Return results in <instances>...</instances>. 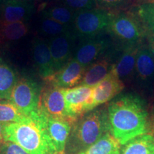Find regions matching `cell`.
Segmentation results:
<instances>
[{"mask_svg":"<svg viewBox=\"0 0 154 154\" xmlns=\"http://www.w3.org/2000/svg\"><path fill=\"white\" fill-rule=\"evenodd\" d=\"M106 32L126 44L139 43L146 34L138 17L126 13H113Z\"/></svg>","mask_w":154,"mask_h":154,"instance_id":"cell-6","label":"cell"},{"mask_svg":"<svg viewBox=\"0 0 154 154\" xmlns=\"http://www.w3.org/2000/svg\"><path fill=\"white\" fill-rule=\"evenodd\" d=\"M48 84L42 89L38 111L49 117L72 120L69 118L66 112L64 89Z\"/></svg>","mask_w":154,"mask_h":154,"instance_id":"cell-9","label":"cell"},{"mask_svg":"<svg viewBox=\"0 0 154 154\" xmlns=\"http://www.w3.org/2000/svg\"><path fill=\"white\" fill-rule=\"evenodd\" d=\"M110 132L121 146L151 133L150 115L144 100L134 93L116 96L107 106Z\"/></svg>","mask_w":154,"mask_h":154,"instance_id":"cell-1","label":"cell"},{"mask_svg":"<svg viewBox=\"0 0 154 154\" xmlns=\"http://www.w3.org/2000/svg\"><path fill=\"white\" fill-rule=\"evenodd\" d=\"M110 132L107 109H95L73 123L64 154H78Z\"/></svg>","mask_w":154,"mask_h":154,"instance_id":"cell-2","label":"cell"},{"mask_svg":"<svg viewBox=\"0 0 154 154\" xmlns=\"http://www.w3.org/2000/svg\"><path fill=\"white\" fill-rule=\"evenodd\" d=\"M120 154H154V136L149 133L133 138L121 146Z\"/></svg>","mask_w":154,"mask_h":154,"instance_id":"cell-20","label":"cell"},{"mask_svg":"<svg viewBox=\"0 0 154 154\" xmlns=\"http://www.w3.org/2000/svg\"><path fill=\"white\" fill-rule=\"evenodd\" d=\"M65 104L69 119L76 121L84 113L94 110L93 87L84 85L63 90Z\"/></svg>","mask_w":154,"mask_h":154,"instance_id":"cell-8","label":"cell"},{"mask_svg":"<svg viewBox=\"0 0 154 154\" xmlns=\"http://www.w3.org/2000/svg\"><path fill=\"white\" fill-rule=\"evenodd\" d=\"M42 89L38 83L29 77L19 78L9 101L23 114L34 119L38 116Z\"/></svg>","mask_w":154,"mask_h":154,"instance_id":"cell-5","label":"cell"},{"mask_svg":"<svg viewBox=\"0 0 154 154\" xmlns=\"http://www.w3.org/2000/svg\"><path fill=\"white\" fill-rule=\"evenodd\" d=\"M64 5L74 11L96 8L95 0H63Z\"/></svg>","mask_w":154,"mask_h":154,"instance_id":"cell-27","label":"cell"},{"mask_svg":"<svg viewBox=\"0 0 154 154\" xmlns=\"http://www.w3.org/2000/svg\"><path fill=\"white\" fill-rule=\"evenodd\" d=\"M41 125L49 136L58 154H64L66 141L75 121L67 119L49 117L38 111V116L33 119Z\"/></svg>","mask_w":154,"mask_h":154,"instance_id":"cell-7","label":"cell"},{"mask_svg":"<svg viewBox=\"0 0 154 154\" xmlns=\"http://www.w3.org/2000/svg\"><path fill=\"white\" fill-rule=\"evenodd\" d=\"M29 119L11 102L0 101V123L3 124L19 123L28 120Z\"/></svg>","mask_w":154,"mask_h":154,"instance_id":"cell-24","label":"cell"},{"mask_svg":"<svg viewBox=\"0 0 154 154\" xmlns=\"http://www.w3.org/2000/svg\"><path fill=\"white\" fill-rule=\"evenodd\" d=\"M32 53L38 74L45 81L48 80L55 73L48 42L36 38L32 43Z\"/></svg>","mask_w":154,"mask_h":154,"instance_id":"cell-15","label":"cell"},{"mask_svg":"<svg viewBox=\"0 0 154 154\" xmlns=\"http://www.w3.org/2000/svg\"><path fill=\"white\" fill-rule=\"evenodd\" d=\"M76 11L69 8L66 5H56L45 9L42 17L53 19L61 24L72 26Z\"/></svg>","mask_w":154,"mask_h":154,"instance_id":"cell-23","label":"cell"},{"mask_svg":"<svg viewBox=\"0 0 154 154\" xmlns=\"http://www.w3.org/2000/svg\"><path fill=\"white\" fill-rule=\"evenodd\" d=\"M39 27L42 34L49 36L51 38L72 31V26H66L53 19L44 17H42Z\"/></svg>","mask_w":154,"mask_h":154,"instance_id":"cell-25","label":"cell"},{"mask_svg":"<svg viewBox=\"0 0 154 154\" xmlns=\"http://www.w3.org/2000/svg\"><path fill=\"white\" fill-rule=\"evenodd\" d=\"M18 80L15 69L0 57V101H9Z\"/></svg>","mask_w":154,"mask_h":154,"instance_id":"cell-18","label":"cell"},{"mask_svg":"<svg viewBox=\"0 0 154 154\" xmlns=\"http://www.w3.org/2000/svg\"><path fill=\"white\" fill-rule=\"evenodd\" d=\"M85 71V67L73 58L46 82L63 89L73 88L81 84Z\"/></svg>","mask_w":154,"mask_h":154,"instance_id":"cell-11","label":"cell"},{"mask_svg":"<svg viewBox=\"0 0 154 154\" xmlns=\"http://www.w3.org/2000/svg\"><path fill=\"white\" fill-rule=\"evenodd\" d=\"M140 46L139 43L126 44L118 61L113 64L112 70L122 81L128 79L134 74Z\"/></svg>","mask_w":154,"mask_h":154,"instance_id":"cell-16","label":"cell"},{"mask_svg":"<svg viewBox=\"0 0 154 154\" xmlns=\"http://www.w3.org/2000/svg\"><path fill=\"white\" fill-rule=\"evenodd\" d=\"M150 127H151V134L154 136V109L150 116Z\"/></svg>","mask_w":154,"mask_h":154,"instance_id":"cell-31","label":"cell"},{"mask_svg":"<svg viewBox=\"0 0 154 154\" xmlns=\"http://www.w3.org/2000/svg\"><path fill=\"white\" fill-rule=\"evenodd\" d=\"M113 14L110 10L96 7L76 11L72 25V32L82 39L100 36L106 32Z\"/></svg>","mask_w":154,"mask_h":154,"instance_id":"cell-4","label":"cell"},{"mask_svg":"<svg viewBox=\"0 0 154 154\" xmlns=\"http://www.w3.org/2000/svg\"><path fill=\"white\" fill-rule=\"evenodd\" d=\"M149 49L154 59V34L150 33L149 36Z\"/></svg>","mask_w":154,"mask_h":154,"instance_id":"cell-30","label":"cell"},{"mask_svg":"<svg viewBox=\"0 0 154 154\" xmlns=\"http://www.w3.org/2000/svg\"><path fill=\"white\" fill-rule=\"evenodd\" d=\"M137 16L146 31L154 34V3L142 4L137 7Z\"/></svg>","mask_w":154,"mask_h":154,"instance_id":"cell-26","label":"cell"},{"mask_svg":"<svg viewBox=\"0 0 154 154\" xmlns=\"http://www.w3.org/2000/svg\"><path fill=\"white\" fill-rule=\"evenodd\" d=\"M75 38L76 36L72 31L51 37L49 39L48 44L52 58L55 73L62 68L70 60Z\"/></svg>","mask_w":154,"mask_h":154,"instance_id":"cell-14","label":"cell"},{"mask_svg":"<svg viewBox=\"0 0 154 154\" xmlns=\"http://www.w3.org/2000/svg\"><path fill=\"white\" fill-rule=\"evenodd\" d=\"M149 3H154V0H152V1L150 2Z\"/></svg>","mask_w":154,"mask_h":154,"instance_id":"cell-33","label":"cell"},{"mask_svg":"<svg viewBox=\"0 0 154 154\" xmlns=\"http://www.w3.org/2000/svg\"><path fill=\"white\" fill-rule=\"evenodd\" d=\"M3 135L5 141L17 144L29 154H58L41 125L30 118L5 124Z\"/></svg>","mask_w":154,"mask_h":154,"instance_id":"cell-3","label":"cell"},{"mask_svg":"<svg viewBox=\"0 0 154 154\" xmlns=\"http://www.w3.org/2000/svg\"><path fill=\"white\" fill-rule=\"evenodd\" d=\"M34 9L28 0H0V22H26Z\"/></svg>","mask_w":154,"mask_h":154,"instance_id":"cell-13","label":"cell"},{"mask_svg":"<svg viewBox=\"0 0 154 154\" xmlns=\"http://www.w3.org/2000/svg\"><path fill=\"white\" fill-rule=\"evenodd\" d=\"M96 7L106 10H111L126 5L129 0H95Z\"/></svg>","mask_w":154,"mask_h":154,"instance_id":"cell-28","label":"cell"},{"mask_svg":"<svg viewBox=\"0 0 154 154\" xmlns=\"http://www.w3.org/2000/svg\"><path fill=\"white\" fill-rule=\"evenodd\" d=\"M136 71L138 79L149 82L154 78V59L149 47L140 46L136 63Z\"/></svg>","mask_w":154,"mask_h":154,"instance_id":"cell-19","label":"cell"},{"mask_svg":"<svg viewBox=\"0 0 154 154\" xmlns=\"http://www.w3.org/2000/svg\"><path fill=\"white\" fill-rule=\"evenodd\" d=\"M121 147L118 140L109 132L96 143L78 154H120Z\"/></svg>","mask_w":154,"mask_h":154,"instance_id":"cell-21","label":"cell"},{"mask_svg":"<svg viewBox=\"0 0 154 154\" xmlns=\"http://www.w3.org/2000/svg\"><path fill=\"white\" fill-rule=\"evenodd\" d=\"M109 39L101 35L82 38L75 49L74 59L86 69L109 47Z\"/></svg>","mask_w":154,"mask_h":154,"instance_id":"cell-10","label":"cell"},{"mask_svg":"<svg viewBox=\"0 0 154 154\" xmlns=\"http://www.w3.org/2000/svg\"><path fill=\"white\" fill-rule=\"evenodd\" d=\"M0 154H29L12 142L5 141L0 146Z\"/></svg>","mask_w":154,"mask_h":154,"instance_id":"cell-29","label":"cell"},{"mask_svg":"<svg viewBox=\"0 0 154 154\" xmlns=\"http://www.w3.org/2000/svg\"><path fill=\"white\" fill-rule=\"evenodd\" d=\"M113 64L109 58L103 57L91 63L86 69L80 85L94 87L109 74Z\"/></svg>","mask_w":154,"mask_h":154,"instance_id":"cell-17","label":"cell"},{"mask_svg":"<svg viewBox=\"0 0 154 154\" xmlns=\"http://www.w3.org/2000/svg\"><path fill=\"white\" fill-rule=\"evenodd\" d=\"M125 87L124 83L111 69L109 74L93 87L94 109L114 99Z\"/></svg>","mask_w":154,"mask_h":154,"instance_id":"cell-12","label":"cell"},{"mask_svg":"<svg viewBox=\"0 0 154 154\" xmlns=\"http://www.w3.org/2000/svg\"><path fill=\"white\" fill-rule=\"evenodd\" d=\"M151 1H152V0H149V2H148V3H149Z\"/></svg>","mask_w":154,"mask_h":154,"instance_id":"cell-34","label":"cell"},{"mask_svg":"<svg viewBox=\"0 0 154 154\" xmlns=\"http://www.w3.org/2000/svg\"><path fill=\"white\" fill-rule=\"evenodd\" d=\"M4 126H5V124L0 123V146L2 145L4 142H5V138H4V135H3Z\"/></svg>","mask_w":154,"mask_h":154,"instance_id":"cell-32","label":"cell"},{"mask_svg":"<svg viewBox=\"0 0 154 154\" xmlns=\"http://www.w3.org/2000/svg\"><path fill=\"white\" fill-rule=\"evenodd\" d=\"M26 22H0V43L15 42L28 33Z\"/></svg>","mask_w":154,"mask_h":154,"instance_id":"cell-22","label":"cell"}]
</instances>
